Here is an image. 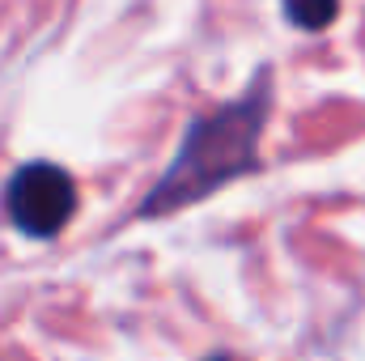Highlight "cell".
Instances as JSON below:
<instances>
[{"label":"cell","mask_w":365,"mask_h":361,"mask_svg":"<svg viewBox=\"0 0 365 361\" xmlns=\"http://www.w3.org/2000/svg\"><path fill=\"white\" fill-rule=\"evenodd\" d=\"M264 128V93L242 98L238 106H225L208 119H200L179 149V162L166 171V179L158 183V191L149 195L145 213H170L179 204H191L200 195H208L212 187L225 179L242 175L255 166V141Z\"/></svg>","instance_id":"cell-1"},{"label":"cell","mask_w":365,"mask_h":361,"mask_svg":"<svg viewBox=\"0 0 365 361\" xmlns=\"http://www.w3.org/2000/svg\"><path fill=\"white\" fill-rule=\"evenodd\" d=\"M4 208H9V217H13L17 230H26L34 238H51L73 217L77 187H73V179L60 166L34 162V166H21L13 175L9 191H4Z\"/></svg>","instance_id":"cell-2"},{"label":"cell","mask_w":365,"mask_h":361,"mask_svg":"<svg viewBox=\"0 0 365 361\" xmlns=\"http://www.w3.org/2000/svg\"><path fill=\"white\" fill-rule=\"evenodd\" d=\"M284 13L302 30H323L336 17V0H284Z\"/></svg>","instance_id":"cell-3"},{"label":"cell","mask_w":365,"mask_h":361,"mask_svg":"<svg viewBox=\"0 0 365 361\" xmlns=\"http://www.w3.org/2000/svg\"><path fill=\"white\" fill-rule=\"evenodd\" d=\"M208 361H230V357H208Z\"/></svg>","instance_id":"cell-4"}]
</instances>
